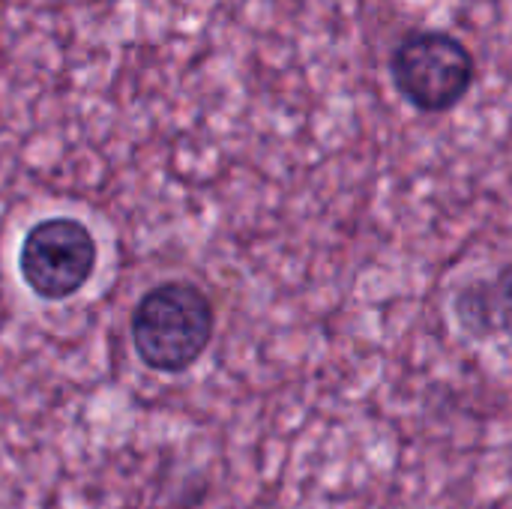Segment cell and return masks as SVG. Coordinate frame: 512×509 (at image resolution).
Returning <instances> with one entry per match:
<instances>
[{
  "label": "cell",
  "instance_id": "obj_1",
  "mask_svg": "<svg viewBox=\"0 0 512 509\" xmlns=\"http://www.w3.org/2000/svg\"><path fill=\"white\" fill-rule=\"evenodd\" d=\"M213 303L189 282L150 288L132 312V345L153 372L180 375L192 369L213 339Z\"/></svg>",
  "mask_w": 512,
  "mask_h": 509
},
{
  "label": "cell",
  "instance_id": "obj_3",
  "mask_svg": "<svg viewBox=\"0 0 512 509\" xmlns=\"http://www.w3.org/2000/svg\"><path fill=\"white\" fill-rule=\"evenodd\" d=\"M96 267V240L90 228L69 216L36 222L18 252L24 285L48 303L78 294Z\"/></svg>",
  "mask_w": 512,
  "mask_h": 509
},
{
  "label": "cell",
  "instance_id": "obj_2",
  "mask_svg": "<svg viewBox=\"0 0 512 509\" xmlns=\"http://www.w3.org/2000/svg\"><path fill=\"white\" fill-rule=\"evenodd\" d=\"M396 93L420 114H447L459 108L474 81L477 57L453 33L417 27L399 36L387 57Z\"/></svg>",
  "mask_w": 512,
  "mask_h": 509
},
{
  "label": "cell",
  "instance_id": "obj_4",
  "mask_svg": "<svg viewBox=\"0 0 512 509\" xmlns=\"http://www.w3.org/2000/svg\"><path fill=\"white\" fill-rule=\"evenodd\" d=\"M453 312L459 327L477 339L512 336V273L465 285L453 300Z\"/></svg>",
  "mask_w": 512,
  "mask_h": 509
}]
</instances>
